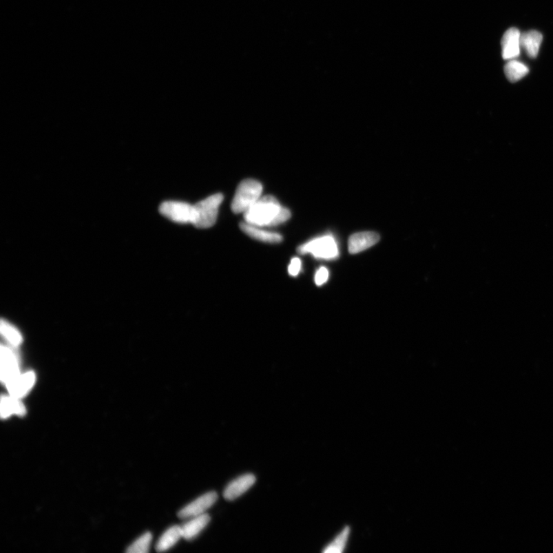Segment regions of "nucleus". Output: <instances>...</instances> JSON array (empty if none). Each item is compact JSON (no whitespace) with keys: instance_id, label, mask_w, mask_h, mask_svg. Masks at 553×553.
Segmentation results:
<instances>
[{"instance_id":"ddd939ff","label":"nucleus","mask_w":553,"mask_h":553,"mask_svg":"<svg viewBox=\"0 0 553 553\" xmlns=\"http://www.w3.org/2000/svg\"><path fill=\"white\" fill-rule=\"evenodd\" d=\"M210 521L211 517L208 514L189 519V521L181 526L182 538L186 541H192L201 534Z\"/></svg>"},{"instance_id":"412c9836","label":"nucleus","mask_w":553,"mask_h":553,"mask_svg":"<svg viewBox=\"0 0 553 553\" xmlns=\"http://www.w3.org/2000/svg\"><path fill=\"white\" fill-rule=\"evenodd\" d=\"M302 263L299 258H293L289 266V273L292 277H296L302 270Z\"/></svg>"},{"instance_id":"7ed1b4c3","label":"nucleus","mask_w":553,"mask_h":553,"mask_svg":"<svg viewBox=\"0 0 553 553\" xmlns=\"http://www.w3.org/2000/svg\"><path fill=\"white\" fill-rule=\"evenodd\" d=\"M222 194H215L194 205L195 220L193 225L198 229H209L217 221L220 205L223 202Z\"/></svg>"},{"instance_id":"6e6552de","label":"nucleus","mask_w":553,"mask_h":553,"mask_svg":"<svg viewBox=\"0 0 553 553\" xmlns=\"http://www.w3.org/2000/svg\"><path fill=\"white\" fill-rule=\"evenodd\" d=\"M256 482V477L254 474H244L232 481L224 491V497L226 501H235L237 498L242 496Z\"/></svg>"},{"instance_id":"423d86ee","label":"nucleus","mask_w":553,"mask_h":553,"mask_svg":"<svg viewBox=\"0 0 553 553\" xmlns=\"http://www.w3.org/2000/svg\"><path fill=\"white\" fill-rule=\"evenodd\" d=\"M218 498V494L215 491L206 492L204 495L195 499L194 501L185 505L178 512V516L180 519H189L205 514L206 511L216 503Z\"/></svg>"},{"instance_id":"f257e3e1","label":"nucleus","mask_w":553,"mask_h":553,"mask_svg":"<svg viewBox=\"0 0 553 553\" xmlns=\"http://www.w3.org/2000/svg\"><path fill=\"white\" fill-rule=\"evenodd\" d=\"M291 216V211L271 196H262L244 213L245 222L262 228L282 225L288 221Z\"/></svg>"},{"instance_id":"4468645a","label":"nucleus","mask_w":553,"mask_h":553,"mask_svg":"<svg viewBox=\"0 0 553 553\" xmlns=\"http://www.w3.org/2000/svg\"><path fill=\"white\" fill-rule=\"evenodd\" d=\"M543 41V36L538 31L532 30L521 36V48L530 58H536Z\"/></svg>"},{"instance_id":"f03ea898","label":"nucleus","mask_w":553,"mask_h":553,"mask_svg":"<svg viewBox=\"0 0 553 553\" xmlns=\"http://www.w3.org/2000/svg\"><path fill=\"white\" fill-rule=\"evenodd\" d=\"M263 187L256 180L247 179L240 183L231 202V210L244 213L262 197Z\"/></svg>"},{"instance_id":"a211bd4d","label":"nucleus","mask_w":553,"mask_h":553,"mask_svg":"<svg viewBox=\"0 0 553 553\" xmlns=\"http://www.w3.org/2000/svg\"><path fill=\"white\" fill-rule=\"evenodd\" d=\"M350 532L351 529L349 528H344L339 532L337 536L333 539V541L326 546L324 552L332 553L343 552L346 547V543L348 542Z\"/></svg>"},{"instance_id":"2eb2a0df","label":"nucleus","mask_w":553,"mask_h":553,"mask_svg":"<svg viewBox=\"0 0 553 553\" xmlns=\"http://www.w3.org/2000/svg\"><path fill=\"white\" fill-rule=\"evenodd\" d=\"M26 414L25 405L21 401V399L14 397L2 396L1 398V417L6 419L12 415L23 417Z\"/></svg>"},{"instance_id":"0eeeda50","label":"nucleus","mask_w":553,"mask_h":553,"mask_svg":"<svg viewBox=\"0 0 553 553\" xmlns=\"http://www.w3.org/2000/svg\"><path fill=\"white\" fill-rule=\"evenodd\" d=\"M21 373L19 371V362L17 355L8 346L1 348V382L8 386Z\"/></svg>"},{"instance_id":"6ab92c4d","label":"nucleus","mask_w":553,"mask_h":553,"mask_svg":"<svg viewBox=\"0 0 553 553\" xmlns=\"http://www.w3.org/2000/svg\"><path fill=\"white\" fill-rule=\"evenodd\" d=\"M1 334L11 345L17 346L23 342L22 335L19 331L9 323L2 321Z\"/></svg>"},{"instance_id":"39448f33","label":"nucleus","mask_w":553,"mask_h":553,"mask_svg":"<svg viewBox=\"0 0 553 553\" xmlns=\"http://www.w3.org/2000/svg\"><path fill=\"white\" fill-rule=\"evenodd\" d=\"M163 216L172 222L192 224L195 220V207L189 203L177 201L165 202L159 207Z\"/></svg>"},{"instance_id":"9b49d317","label":"nucleus","mask_w":553,"mask_h":553,"mask_svg":"<svg viewBox=\"0 0 553 553\" xmlns=\"http://www.w3.org/2000/svg\"><path fill=\"white\" fill-rule=\"evenodd\" d=\"M521 32L511 28L504 33L502 39V56L503 59H514L521 53Z\"/></svg>"},{"instance_id":"f8f14e48","label":"nucleus","mask_w":553,"mask_h":553,"mask_svg":"<svg viewBox=\"0 0 553 553\" xmlns=\"http://www.w3.org/2000/svg\"><path fill=\"white\" fill-rule=\"evenodd\" d=\"M240 228L246 235L264 243L278 244L282 242L283 240L282 236L278 233L264 230L262 227L247 222L240 225Z\"/></svg>"},{"instance_id":"1a4fd4ad","label":"nucleus","mask_w":553,"mask_h":553,"mask_svg":"<svg viewBox=\"0 0 553 553\" xmlns=\"http://www.w3.org/2000/svg\"><path fill=\"white\" fill-rule=\"evenodd\" d=\"M36 382L34 372L29 371L20 374L6 386L9 395L18 399H22L29 394Z\"/></svg>"},{"instance_id":"4be33fe9","label":"nucleus","mask_w":553,"mask_h":553,"mask_svg":"<svg viewBox=\"0 0 553 553\" xmlns=\"http://www.w3.org/2000/svg\"><path fill=\"white\" fill-rule=\"evenodd\" d=\"M329 271L325 267L320 268L315 274V282L316 285L322 286L328 282Z\"/></svg>"},{"instance_id":"f3484780","label":"nucleus","mask_w":553,"mask_h":553,"mask_svg":"<svg viewBox=\"0 0 553 553\" xmlns=\"http://www.w3.org/2000/svg\"><path fill=\"white\" fill-rule=\"evenodd\" d=\"M504 71L509 81L515 83L528 74L529 69L525 64L511 60L505 65Z\"/></svg>"},{"instance_id":"aec40b11","label":"nucleus","mask_w":553,"mask_h":553,"mask_svg":"<svg viewBox=\"0 0 553 553\" xmlns=\"http://www.w3.org/2000/svg\"><path fill=\"white\" fill-rule=\"evenodd\" d=\"M152 541V536L150 532H146L136 541L133 543L127 550L129 553H145L148 552Z\"/></svg>"},{"instance_id":"20e7f679","label":"nucleus","mask_w":553,"mask_h":553,"mask_svg":"<svg viewBox=\"0 0 553 553\" xmlns=\"http://www.w3.org/2000/svg\"><path fill=\"white\" fill-rule=\"evenodd\" d=\"M300 254H309L317 259L334 260L339 255L336 240L331 235H326L311 240L300 246Z\"/></svg>"},{"instance_id":"dca6fc26","label":"nucleus","mask_w":553,"mask_h":553,"mask_svg":"<svg viewBox=\"0 0 553 553\" xmlns=\"http://www.w3.org/2000/svg\"><path fill=\"white\" fill-rule=\"evenodd\" d=\"M182 538L181 526L173 525L160 537L156 544V550L158 552L167 551L176 545Z\"/></svg>"},{"instance_id":"9d476101","label":"nucleus","mask_w":553,"mask_h":553,"mask_svg":"<svg viewBox=\"0 0 553 553\" xmlns=\"http://www.w3.org/2000/svg\"><path fill=\"white\" fill-rule=\"evenodd\" d=\"M379 241V236L374 231L355 233L348 240V251L351 254H357L374 246Z\"/></svg>"}]
</instances>
